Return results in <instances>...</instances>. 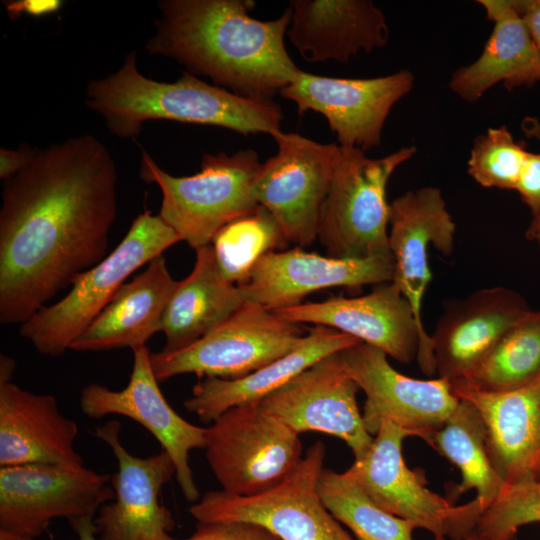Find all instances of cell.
Here are the masks:
<instances>
[{
    "label": "cell",
    "mask_w": 540,
    "mask_h": 540,
    "mask_svg": "<svg viewBox=\"0 0 540 540\" xmlns=\"http://www.w3.org/2000/svg\"><path fill=\"white\" fill-rule=\"evenodd\" d=\"M179 241L178 233L160 215L144 211L108 256L73 280L68 294L22 323L20 335L41 354L62 355L102 312L127 277Z\"/></svg>",
    "instance_id": "5"
},
{
    "label": "cell",
    "mask_w": 540,
    "mask_h": 540,
    "mask_svg": "<svg viewBox=\"0 0 540 540\" xmlns=\"http://www.w3.org/2000/svg\"><path fill=\"white\" fill-rule=\"evenodd\" d=\"M277 152L262 163L254 193L298 247L318 236L339 145L323 144L295 132L273 136Z\"/></svg>",
    "instance_id": "12"
},
{
    "label": "cell",
    "mask_w": 540,
    "mask_h": 540,
    "mask_svg": "<svg viewBox=\"0 0 540 540\" xmlns=\"http://www.w3.org/2000/svg\"><path fill=\"white\" fill-rule=\"evenodd\" d=\"M246 302L236 284L222 276L212 244L196 249L192 272L178 284L166 307L163 352H175L202 338Z\"/></svg>",
    "instance_id": "28"
},
{
    "label": "cell",
    "mask_w": 540,
    "mask_h": 540,
    "mask_svg": "<svg viewBox=\"0 0 540 540\" xmlns=\"http://www.w3.org/2000/svg\"><path fill=\"white\" fill-rule=\"evenodd\" d=\"M539 376L540 310L532 309L500 338L479 365L455 382L482 392H508L531 384Z\"/></svg>",
    "instance_id": "30"
},
{
    "label": "cell",
    "mask_w": 540,
    "mask_h": 540,
    "mask_svg": "<svg viewBox=\"0 0 540 540\" xmlns=\"http://www.w3.org/2000/svg\"><path fill=\"white\" fill-rule=\"evenodd\" d=\"M178 284L161 254L130 282L123 284L111 301L71 344L74 351L135 349L162 329L169 300Z\"/></svg>",
    "instance_id": "27"
},
{
    "label": "cell",
    "mask_w": 540,
    "mask_h": 540,
    "mask_svg": "<svg viewBox=\"0 0 540 540\" xmlns=\"http://www.w3.org/2000/svg\"><path fill=\"white\" fill-rule=\"evenodd\" d=\"M289 7L286 35L308 62L346 63L388 42L386 17L370 0H292Z\"/></svg>",
    "instance_id": "23"
},
{
    "label": "cell",
    "mask_w": 540,
    "mask_h": 540,
    "mask_svg": "<svg viewBox=\"0 0 540 540\" xmlns=\"http://www.w3.org/2000/svg\"><path fill=\"white\" fill-rule=\"evenodd\" d=\"M531 484L506 487L482 512L476 533L484 540H513L520 527L540 522V499Z\"/></svg>",
    "instance_id": "34"
},
{
    "label": "cell",
    "mask_w": 540,
    "mask_h": 540,
    "mask_svg": "<svg viewBox=\"0 0 540 540\" xmlns=\"http://www.w3.org/2000/svg\"><path fill=\"white\" fill-rule=\"evenodd\" d=\"M409 432L384 420L365 455L344 471L385 511L408 520L434 537L465 540L476 531L483 512L480 502L455 505L429 490L423 470L410 469L402 443Z\"/></svg>",
    "instance_id": "8"
},
{
    "label": "cell",
    "mask_w": 540,
    "mask_h": 540,
    "mask_svg": "<svg viewBox=\"0 0 540 540\" xmlns=\"http://www.w3.org/2000/svg\"><path fill=\"white\" fill-rule=\"evenodd\" d=\"M515 191L530 210L532 218L540 214V153L529 152Z\"/></svg>",
    "instance_id": "36"
},
{
    "label": "cell",
    "mask_w": 540,
    "mask_h": 540,
    "mask_svg": "<svg viewBox=\"0 0 540 540\" xmlns=\"http://www.w3.org/2000/svg\"><path fill=\"white\" fill-rule=\"evenodd\" d=\"M79 540H98L94 517H82L69 521Z\"/></svg>",
    "instance_id": "41"
},
{
    "label": "cell",
    "mask_w": 540,
    "mask_h": 540,
    "mask_svg": "<svg viewBox=\"0 0 540 540\" xmlns=\"http://www.w3.org/2000/svg\"><path fill=\"white\" fill-rule=\"evenodd\" d=\"M465 540H484V539L481 536H479L475 531L473 534H471Z\"/></svg>",
    "instance_id": "44"
},
{
    "label": "cell",
    "mask_w": 540,
    "mask_h": 540,
    "mask_svg": "<svg viewBox=\"0 0 540 540\" xmlns=\"http://www.w3.org/2000/svg\"><path fill=\"white\" fill-rule=\"evenodd\" d=\"M273 312L298 324L333 328L401 363L416 358L424 374L436 373L431 336L420 329L409 301L392 281L363 296L332 297Z\"/></svg>",
    "instance_id": "13"
},
{
    "label": "cell",
    "mask_w": 540,
    "mask_h": 540,
    "mask_svg": "<svg viewBox=\"0 0 540 540\" xmlns=\"http://www.w3.org/2000/svg\"><path fill=\"white\" fill-rule=\"evenodd\" d=\"M452 389L472 403L486 430L491 464L506 487L540 481V376L508 392H482L460 382Z\"/></svg>",
    "instance_id": "22"
},
{
    "label": "cell",
    "mask_w": 540,
    "mask_h": 540,
    "mask_svg": "<svg viewBox=\"0 0 540 540\" xmlns=\"http://www.w3.org/2000/svg\"><path fill=\"white\" fill-rule=\"evenodd\" d=\"M326 447L312 444L296 468L274 487L252 496L209 491L188 508L201 523L243 522L279 540H356L328 511L319 493Z\"/></svg>",
    "instance_id": "7"
},
{
    "label": "cell",
    "mask_w": 540,
    "mask_h": 540,
    "mask_svg": "<svg viewBox=\"0 0 540 540\" xmlns=\"http://www.w3.org/2000/svg\"><path fill=\"white\" fill-rule=\"evenodd\" d=\"M340 356L347 373L365 394L362 417L372 436L388 420L429 444L459 403L447 379L406 376L390 365L385 352L369 344L360 341Z\"/></svg>",
    "instance_id": "14"
},
{
    "label": "cell",
    "mask_w": 540,
    "mask_h": 540,
    "mask_svg": "<svg viewBox=\"0 0 540 540\" xmlns=\"http://www.w3.org/2000/svg\"><path fill=\"white\" fill-rule=\"evenodd\" d=\"M135 51L126 54L112 74L91 80L86 88L87 107L99 114L119 138H134L151 120L217 126L242 135L281 130L283 114L267 99L238 95L184 72L175 82H160L142 75Z\"/></svg>",
    "instance_id": "3"
},
{
    "label": "cell",
    "mask_w": 540,
    "mask_h": 540,
    "mask_svg": "<svg viewBox=\"0 0 540 540\" xmlns=\"http://www.w3.org/2000/svg\"><path fill=\"white\" fill-rule=\"evenodd\" d=\"M414 74L401 69L372 78H338L300 70L279 93L298 113L322 114L341 146L363 151L380 145L385 122L396 103L410 93Z\"/></svg>",
    "instance_id": "15"
},
{
    "label": "cell",
    "mask_w": 540,
    "mask_h": 540,
    "mask_svg": "<svg viewBox=\"0 0 540 540\" xmlns=\"http://www.w3.org/2000/svg\"><path fill=\"white\" fill-rule=\"evenodd\" d=\"M288 243L277 220L262 205L223 227L211 242L222 276L237 285L264 254Z\"/></svg>",
    "instance_id": "32"
},
{
    "label": "cell",
    "mask_w": 540,
    "mask_h": 540,
    "mask_svg": "<svg viewBox=\"0 0 540 540\" xmlns=\"http://www.w3.org/2000/svg\"><path fill=\"white\" fill-rule=\"evenodd\" d=\"M428 445L459 469L461 482L454 495L475 490V498L483 511L506 488L489 459L482 417L469 401L459 399L455 410L432 435Z\"/></svg>",
    "instance_id": "29"
},
{
    "label": "cell",
    "mask_w": 540,
    "mask_h": 540,
    "mask_svg": "<svg viewBox=\"0 0 540 540\" xmlns=\"http://www.w3.org/2000/svg\"><path fill=\"white\" fill-rule=\"evenodd\" d=\"M515 5L530 31L540 58V0H515Z\"/></svg>",
    "instance_id": "39"
},
{
    "label": "cell",
    "mask_w": 540,
    "mask_h": 540,
    "mask_svg": "<svg viewBox=\"0 0 540 540\" xmlns=\"http://www.w3.org/2000/svg\"><path fill=\"white\" fill-rule=\"evenodd\" d=\"M63 2L59 0H17L5 2L6 11L12 20H16L22 13L41 16L55 13L60 10Z\"/></svg>",
    "instance_id": "38"
},
{
    "label": "cell",
    "mask_w": 540,
    "mask_h": 540,
    "mask_svg": "<svg viewBox=\"0 0 540 540\" xmlns=\"http://www.w3.org/2000/svg\"><path fill=\"white\" fill-rule=\"evenodd\" d=\"M80 408L89 418L107 415L128 417L148 430L172 459L176 479L185 499L199 500V489L190 466V453L204 449L205 428L181 417L168 403L159 388L146 345L133 349V366L128 384L121 390H111L91 383L80 395Z\"/></svg>",
    "instance_id": "16"
},
{
    "label": "cell",
    "mask_w": 540,
    "mask_h": 540,
    "mask_svg": "<svg viewBox=\"0 0 540 540\" xmlns=\"http://www.w3.org/2000/svg\"><path fill=\"white\" fill-rule=\"evenodd\" d=\"M531 485L536 496L540 499V481L537 483H532Z\"/></svg>",
    "instance_id": "43"
},
{
    "label": "cell",
    "mask_w": 540,
    "mask_h": 540,
    "mask_svg": "<svg viewBox=\"0 0 540 540\" xmlns=\"http://www.w3.org/2000/svg\"><path fill=\"white\" fill-rule=\"evenodd\" d=\"M261 165L253 149L205 153L198 173L177 177L142 150L139 176L159 186V215L196 250L211 244L223 227L256 210L254 187Z\"/></svg>",
    "instance_id": "4"
},
{
    "label": "cell",
    "mask_w": 540,
    "mask_h": 540,
    "mask_svg": "<svg viewBox=\"0 0 540 540\" xmlns=\"http://www.w3.org/2000/svg\"><path fill=\"white\" fill-rule=\"evenodd\" d=\"M416 153L415 146H404L383 157L371 158L359 148L339 145L317 236L328 256L392 255L388 243L387 183L394 171Z\"/></svg>",
    "instance_id": "6"
},
{
    "label": "cell",
    "mask_w": 540,
    "mask_h": 540,
    "mask_svg": "<svg viewBox=\"0 0 540 540\" xmlns=\"http://www.w3.org/2000/svg\"><path fill=\"white\" fill-rule=\"evenodd\" d=\"M521 129L526 137L540 142V120L534 116H526L521 121ZM540 235V214L531 221L526 229L525 236L528 240L535 241Z\"/></svg>",
    "instance_id": "40"
},
{
    "label": "cell",
    "mask_w": 540,
    "mask_h": 540,
    "mask_svg": "<svg viewBox=\"0 0 540 540\" xmlns=\"http://www.w3.org/2000/svg\"><path fill=\"white\" fill-rule=\"evenodd\" d=\"M492 32L479 57L455 70L449 88L462 100L478 101L498 83L508 90L540 81V58L515 0H479Z\"/></svg>",
    "instance_id": "25"
},
{
    "label": "cell",
    "mask_w": 540,
    "mask_h": 540,
    "mask_svg": "<svg viewBox=\"0 0 540 540\" xmlns=\"http://www.w3.org/2000/svg\"><path fill=\"white\" fill-rule=\"evenodd\" d=\"M456 224L442 191L433 186L409 190L390 203L388 243L394 260V282L409 301L418 326L422 304L432 279L428 263L431 246L449 256L454 250Z\"/></svg>",
    "instance_id": "21"
},
{
    "label": "cell",
    "mask_w": 540,
    "mask_h": 540,
    "mask_svg": "<svg viewBox=\"0 0 540 540\" xmlns=\"http://www.w3.org/2000/svg\"><path fill=\"white\" fill-rule=\"evenodd\" d=\"M358 342L333 328L315 325L289 353L244 377L202 378L193 386L184 407L202 422L212 423L230 408L260 402L321 359Z\"/></svg>",
    "instance_id": "26"
},
{
    "label": "cell",
    "mask_w": 540,
    "mask_h": 540,
    "mask_svg": "<svg viewBox=\"0 0 540 540\" xmlns=\"http://www.w3.org/2000/svg\"><path fill=\"white\" fill-rule=\"evenodd\" d=\"M535 241L538 243V245H539V247H540V235L536 238Z\"/></svg>",
    "instance_id": "45"
},
{
    "label": "cell",
    "mask_w": 540,
    "mask_h": 540,
    "mask_svg": "<svg viewBox=\"0 0 540 540\" xmlns=\"http://www.w3.org/2000/svg\"><path fill=\"white\" fill-rule=\"evenodd\" d=\"M359 390L339 352L321 359L259 403L298 434L320 432L343 440L357 460L374 439L357 404Z\"/></svg>",
    "instance_id": "18"
},
{
    "label": "cell",
    "mask_w": 540,
    "mask_h": 540,
    "mask_svg": "<svg viewBox=\"0 0 540 540\" xmlns=\"http://www.w3.org/2000/svg\"><path fill=\"white\" fill-rule=\"evenodd\" d=\"M116 163L85 134L38 150L3 181L0 321L24 323L105 258L117 217Z\"/></svg>",
    "instance_id": "1"
},
{
    "label": "cell",
    "mask_w": 540,
    "mask_h": 540,
    "mask_svg": "<svg viewBox=\"0 0 540 540\" xmlns=\"http://www.w3.org/2000/svg\"><path fill=\"white\" fill-rule=\"evenodd\" d=\"M38 148L27 144L17 149L0 148V178L5 181L25 169L34 159Z\"/></svg>",
    "instance_id": "37"
},
{
    "label": "cell",
    "mask_w": 540,
    "mask_h": 540,
    "mask_svg": "<svg viewBox=\"0 0 540 540\" xmlns=\"http://www.w3.org/2000/svg\"><path fill=\"white\" fill-rule=\"evenodd\" d=\"M306 334L302 324L246 302L189 346L151 353L152 368L158 382L182 374L237 379L289 353Z\"/></svg>",
    "instance_id": "10"
},
{
    "label": "cell",
    "mask_w": 540,
    "mask_h": 540,
    "mask_svg": "<svg viewBox=\"0 0 540 540\" xmlns=\"http://www.w3.org/2000/svg\"><path fill=\"white\" fill-rule=\"evenodd\" d=\"M531 310L519 292L503 286L447 300L431 335L438 377L451 383L466 377Z\"/></svg>",
    "instance_id": "20"
},
{
    "label": "cell",
    "mask_w": 540,
    "mask_h": 540,
    "mask_svg": "<svg viewBox=\"0 0 540 540\" xmlns=\"http://www.w3.org/2000/svg\"><path fill=\"white\" fill-rule=\"evenodd\" d=\"M528 155L506 126L491 127L475 138L467 172L484 188L515 190Z\"/></svg>",
    "instance_id": "33"
},
{
    "label": "cell",
    "mask_w": 540,
    "mask_h": 540,
    "mask_svg": "<svg viewBox=\"0 0 540 540\" xmlns=\"http://www.w3.org/2000/svg\"><path fill=\"white\" fill-rule=\"evenodd\" d=\"M254 7L253 0H161L146 50L233 93L271 100L301 70L284 43L292 11L259 20L250 16Z\"/></svg>",
    "instance_id": "2"
},
{
    "label": "cell",
    "mask_w": 540,
    "mask_h": 540,
    "mask_svg": "<svg viewBox=\"0 0 540 540\" xmlns=\"http://www.w3.org/2000/svg\"><path fill=\"white\" fill-rule=\"evenodd\" d=\"M15 361L13 358L1 355L0 358V383H7L12 381V376L15 370Z\"/></svg>",
    "instance_id": "42"
},
{
    "label": "cell",
    "mask_w": 540,
    "mask_h": 540,
    "mask_svg": "<svg viewBox=\"0 0 540 540\" xmlns=\"http://www.w3.org/2000/svg\"><path fill=\"white\" fill-rule=\"evenodd\" d=\"M169 540H279L262 527L243 522H198L195 532L185 539Z\"/></svg>",
    "instance_id": "35"
},
{
    "label": "cell",
    "mask_w": 540,
    "mask_h": 540,
    "mask_svg": "<svg viewBox=\"0 0 540 540\" xmlns=\"http://www.w3.org/2000/svg\"><path fill=\"white\" fill-rule=\"evenodd\" d=\"M78 425L57 400L11 382L0 383V466L32 463L84 465L74 444Z\"/></svg>",
    "instance_id": "24"
},
{
    "label": "cell",
    "mask_w": 540,
    "mask_h": 540,
    "mask_svg": "<svg viewBox=\"0 0 540 540\" xmlns=\"http://www.w3.org/2000/svg\"><path fill=\"white\" fill-rule=\"evenodd\" d=\"M319 493L328 511L356 540H414V523L379 507L345 472L324 468Z\"/></svg>",
    "instance_id": "31"
},
{
    "label": "cell",
    "mask_w": 540,
    "mask_h": 540,
    "mask_svg": "<svg viewBox=\"0 0 540 540\" xmlns=\"http://www.w3.org/2000/svg\"><path fill=\"white\" fill-rule=\"evenodd\" d=\"M111 480L85 465L1 467L0 530L36 539L54 519L94 517L114 499Z\"/></svg>",
    "instance_id": "11"
},
{
    "label": "cell",
    "mask_w": 540,
    "mask_h": 540,
    "mask_svg": "<svg viewBox=\"0 0 540 540\" xmlns=\"http://www.w3.org/2000/svg\"><path fill=\"white\" fill-rule=\"evenodd\" d=\"M120 431L116 420L93 431L111 448L118 466L111 480L114 499L102 505L94 518L98 540H169L175 520L160 495L176 476L175 465L163 450L148 457L131 454L120 440Z\"/></svg>",
    "instance_id": "17"
},
{
    "label": "cell",
    "mask_w": 540,
    "mask_h": 540,
    "mask_svg": "<svg viewBox=\"0 0 540 540\" xmlns=\"http://www.w3.org/2000/svg\"><path fill=\"white\" fill-rule=\"evenodd\" d=\"M299 435L259 402L243 404L205 428V457L223 491L252 496L296 468L303 457Z\"/></svg>",
    "instance_id": "9"
},
{
    "label": "cell",
    "mask_w": 540,
    "mask_h": 540,
    "mask_svg": "<svg viewBox=\"0 0 540 540\" xmlns=\"http://www.w3.org/2000/svg\"><path fill=\"white\" fill-rule=\"evenodd\" d=\"M392 255L370 258H335L303 251L300 247L264 254L238 288L245 302L269 311L297 306L318 290L391 282Z\"/></svg>",
    "instance_id": "19"
}]
</instances>
